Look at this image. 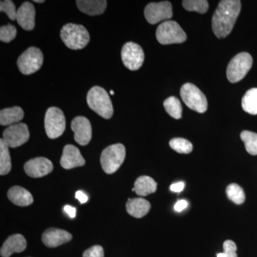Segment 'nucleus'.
Instances as JSON below:
<instances>
[{
    "label": "nucleus",
    "mask_w": 257,
    "mask_h": 257,
    "mask_svg": "<svg viewBox=\"0 0 257 257\" xmlns=\"http://www.w3.org/2000/svg\"><path fill=\"white\" fill-rule=\"evenodd\" d=\"M239 0H221L213 15L212 30L218 38H224L232 31L241 11Z\"/></svg>",
    "instance_id": "1"
},
{
    "label": "nucleus",
    "mask_w": 257,
    "mask_h": 257,
    "mask_svg": "<svg viewBox=\"0 0 257 257\" xmlns=\"http://www.w3.org/2000/svg\"><path fill=\"white\" fill-rule=\"evenodd\" d=\"M87 101L89 107L104 119H109L112 116L114 109L110 96L102 87H93L88 92Z\"/></svg>",
    "instance_id": "2"
},
{
    "label": "nucleus",
    "mask_w": 257,
    "mask_h": 257,
    "mask_svg": "<svg viewBox=\"0 0 257 257\" xmlns=\"http://www.w3.org/2000/svg\"><path fill=\"white\" fill-rule=\"evenodd\" d=\"M60 37L64 45L71 50H82L89 40V32L84 26L76 24H67L60 31Z\"/></svg>",
    "instance_id": "3"
},
{
    "label": "nucleus",
    "mask_w": 257,
    "mask_h": 257,
    "mask_svg": "<svg viewBox=\"0 0 257 257\" xmlns=\"http://www.w3.org/2000/svg\"><path fill=\"white\" fill-rule=\"evenodd\" d=\"M126 150L121 144H115L106 147L101 152L100 162L103 170L108 175L114 174L124 162Z\"/></svg>",
    "instance_id": "4"
},
{
    "label": "nucleus",
    "mask_w": 257,
    "mask_h": 257,
    "mask_svg": "<svg viewBox=\"0 0 257 257\" xmlns=\"http://www.w3.org/2000/svg\"><path fill=\"white\" fill-rule=\"evenodd\" d=\"M157 41L161 45L183 43L187 40V35L180 25L175 21H165L157 29Z\"/></svg>",
    "instance_id": "5"
},
{
    "label": "nucleus",
    "mask_w": 257,
    "mask_h": 257,
    "mask_svg": "<svg viewBox=\"0 0 257 257\" xmlns=\"http://www.w3.org/2000/svg\"><path fill=\"white\" fill-rule=\"evenodd\" d=\"M180 94L184 104L189 109L199 113H204L207 110V97L197 86L192 83H186L181 88Z\"/></svg>",
    "instance_id": "6"
},
{
    "label": "nucleus",
    "mask_w": 257,
    "mask_h": 257,
    "mask_svg": "<svg viewBox=\"0 0 257 257\" xmlns=\"http://www.w3.org/2000/svg\"><path fill=\"white\" fill-rule=\"evenodd\" d=\"M253 60L247 52H241L230 61L226 69V77L231 83H236L245 77L251 68Z\"/></svg>",
    "instance_id": "7"
},
{
    "label": "nucleus",
    "mask_w": 257,
    "mask_h": 257,
    "mask_svg": "<svg viewBox=\"0 0 257 257\" xmlns=\"http://www.w3.org/2000/svg\"><path fill=\"white\" fill-rule=\"evenodd\" d=\"M43 60L42 51L37 47H31L19 57L17 64L21 73L29 75L41 68Z\"/></svg>",
    "instance_id": "8"
},
{
    "label": "nucleus",
    "mask_w": 257,
    "mask_h": 257,
    "mask_svg": "<svg viewBox=\"0 0 257 257\" xmlns=\"http://www.w3.org/2000/svg\"><path fill=\"white\" fill-rule=\"evenodd\" d=\"M45 128L47 137L54 140L62 136L66 128L65 116L60 108L52 106L46 111Z\"/></svg>",
    "instance_id": "9"
},
{
    "label": "nucleus",
    "mask_w": 257,
    "mask_h": 257,
    "mask_svg": "<svg viewBox=\"0 0 257 257\" xmlns=\"http://www.w3.org/2000/svg\"><path fill=\"white\" fill-rule=\"evenodd\" d=\"M121 60L126 68L132 71L138 70L143 66L145 53L140 45L135 42H127L121 50Z\"/></svg>",
    "instance_id": "10"
},
{
    "label": "nucleus",
    "mask_w": 257,
    "mask_h": 257,
    "mask_svg": "<svg viewBox=\"0 0 257 257\" xmlns=\"http://www.w3.org/2000/svg\"><path fill=\"white\" fill-rule=\"evenodd\" d=\"M30 139V132L28 125L18 123L8 126L3 132V141L11 148L22 146Z\"/></svg>",
    "instance_id": "11"
},
{
    "label": "nucleus",
    "mask_w": 257,
    "mask_h": 257,
    "mask_svg": "<svg viewBox=\"0 0 257 257\" xmlns=\"http://www.w3.org/2000/svg\"><path fill=\"white\" fill-rule=\"evenodd\" d=\"M172 5L168 1L150 3L145 9V18L151 25L169 20L172 18Z\"/></svg>",
    "instance_id": "12"
},
{
    "label": "nucleus",
    "mask_w": 257,
    "mask_h": 257,
    "mask_svg": "<svg viewBox=\"0 0 257 257\" xmlns=\"http://www.w3.org/2000/svg\"><path fill=\"white\" fill-rule=\"evenodd\" d=\"M71 128L74 133V140L82 146H86L92 140V130L90 121L84 116L74 118L71 123Z\"/></svg>",
    "instance_id": "13"
},
{
    "label": "nucleus",
    "mask_w": 257,
    "mask_h": 257,
    "mask_svg": "<svg viewBox=\"0 0 257 257\" xmlns=\"http://www.w3.org/2000/svg\"><path fill=\"white\" fill-rule=\"evenodd\" d=\"M25 172L32 178H40L45 177L53 170V165L45 157H37L29 160L25 163Z\"/></svg>",
    "instance_id": "14"
},
{
    "label": "nucleus",
    "mask_w": 257,
    "mask_h": 257,
    "mask_svg": "<svg viewBox=\"0 0 257 257\" xmlns=\"http://www.w3.org/2000/svg\"><path fill=\"white\" fill-rule=\"evenodd\" d=\"M72 239V235L65 230L50 228L42 234V242L47 247L55 248L64 243L69 242Z\"/></svg>",
    "instance_id": "15"
},
{
    "label": "nucleus",
    "mask_w": 257,
    "mask_h": 257,
    "mask_svg": "<svg viewBox=\"0 0 257 257\" xmlns=\"http://www.w3.org/2000/svg\"><path fill=\"white\" fill-rule=\"evenodd\" d=\"M60 165L65 170H71L85 165L79 149L74 145H67L64 147L60 160Z\"/></svg>",
    "instance_id": "16"
},
{
    "label": "nucleus",
    "mask_w": 257,
    "mask_h": 257,
    "mask_svg": "<svg viewBox=\"0 0 257 257\" xmlns=\"http://www.w3.org/2000/svg\"><path fill=\"white\" fill-rule=\"evenodd\" d=\"M17 21L27 31H31L35 26V9L32 3H24L17 11Z\"/></svg>",
    "instance_id": "17"
},
{
    "label": "nucleus",
    "mask_w": 257,
    "mask_h": 257,
    "mask_svg": "<svg viewBox=\"0 0 257 257\" xmlns=\"http://www.w3.org/2000/svg\"><path fill=\"white\" fill-rule=\"evenodd\" d=\"M26 248L27 241L23 235H12L3 243L0 253L3 257H10L13 253L23 252Z\"/></svg>",
    "instance_id": "18"
},
{
    "label": "nucleus",
    "mask_w": 257,
    "mask_h": 257,
    "mask_svg": "<svg viewBox=\"0 0 257 257\" xmlns=\"http://www.w3.org/2000/svg\"><path fill=\"white\" fill-rule=\"evenodd\" d=\"M8 197L15 205L20 207H28L33 203V197L31 193L20 186H15L9 189Z\"/></svg>",
    "instance_id": "19"
},
{
    "label": "nucleus",
    "mask_w": 257,
    "mask_h": 257,
    "mask_svg": "<svg viewBox=\"0 0 257 257\" xmlns=\"http://www.w3.org/2000/svg\"><path fill=\"white\" fill-rule=\"evenodd\" d=\"M76 3L82 13L89 16L103 14L107 5L105 0H78Z\"/></svg>",
    "instance_id": "20"
},
{
    "label": "nucleus",
    "mask_w": 257,
    "mask_h": 257,
    "mask_svg": "<svg viewBox=\"0 0 257 257\" xmlns=\"http://www.w3.org/2000/svg\"><path fill=\"white\" fill-rule=\"evenodd\" d=\"M150 208V203L143 198L128 199L126 204L128 214L135 218H142L147 215Z\"/></svg>",
    "instance_id": "21"
},
{
    "label": "nucleus",
    "mask_w": 257,
    "mask_h": 257,
    "mask_svg": "<svg viewBox=\"0 0 257 257\" xmlns=\"http://www.w3.org/2000/svg\"><path fill=\"white\" fill-rule=\"evenodd\" d=\"M23 109L20 106L5 108L0 111V124L2 126H11L20 122L23 119Z\"/></svg>",
    "instance_id": "22"
},
{
    "label": "nucleus",
    "mask_w": 257,
    "mask_h": 257,
    "mask_svg": "<svg viewBox=\"0 0 257 257\" xmlns=\"http://www.w3.org/2000/svg\"><path fill=\"white\" fill-rule=\"evenodd\" d=\"M157 184L152 177L142 176L139 177L135 183V192L139 196L146 197L149 194L156 192Z\"/></svg>",
    "instance_id": "23"
},
{
    "label": "nucleus",
    "mask_w": 257,
    "mask_h": 257,
    "mask_svg": "<svg viewBox=\"0 0 257 257\" xmlns=\"http://www.w3.org/2000/svg\"><path fill=\"white\" fill-rule=\"evenodd\" d=\"M241 106L248 114H257V88H252L246 92L241 100Z\"/></svg>",
    "instance_id": "24"
},
{
    "label": "nucleus",
    "mask_w": 257,
    "mask_h": 257,
    "mask_svg": "<svg viewBox=\"0 0 257 257\" xmlns=\"http://www.w3.org/2000/svg\"><path fill=\"white\" fill-rule=\"evenodd\" d=\"M12 163L9 147L0 140V175H6L11 171Z\"/></svg>",
    "instance_id": "25"
},
{
    "label": "nucleus",
    "mask_w": 257,
    "mask_h": 257,
    "mask_svg": "<svg viewBox=\"0 0 257 257\" xmlns=\"http://www.w3.org/2000/svg\"><path fill=\"white\" fill-rule=\"evenodd\" d=\"M164 107L166 111L174 119L182 118V107L180 101L175 96H170L164 101Z\"/></svg>",
    "instance_id": "26"
},
{
    "label": "nucleus",
    "mask_w": 257,
    "mask_h": 257,
    "mask_svg": "<svg viewBox=\"0 0 257 257\" xmlns=\"http://www.w3.org/2000/svg\"><path fill=\"white\" fill-rule=\"evenodd\" d=\"M240 137L244 143L246 152L251 155H257V134L245 130Z\"/></svg>",
    "instance_id": "27"
},
{
    "label": "nucleus",
    "mask_w": 257,
    "mask_h": 257,
    "mask_svg": "<svg viewBox=\"0 0 257 257\" xmlns=\"http://www.w3.org/2000/svg\"><path fill=\"white\" fill-rule=\"evenodd\" d=\"M226 195L229 200L236 204H241L245 202V193L243 189L236 184H231L226 187Z\"/></svg>",
    "instance_id": "28"
},
{
    "label": "nucleus",
    "mask_w": 257,
    "mask_h": 257,
    "mask_svg": "<svg viewBox=\"0 0 257 257\" xmlns=\"http://www.w3.org/2000/svg\"><path fill=\"white\" fill-rule=\"evenodd\" d=\"M182 5L187 11L197 12L200 14H204L209 9V3L207 0H184Z\"/></svg>",
    "instance_id": "29"
},
{
    "label": "nucleus",
    "mask_w": 257,
    "mask_h": 257,
    "mask_svg": "<svg viewBox=\"0 0 257 257\" xmlns=\"http://www.w3.org/2000/svg\"><path fill=\"white\" fill-rule=\"evenodd\" d=\"M170 146L179 154H189L193 150L192 144L183 138L172 139L170 142Z\"/></svg>",
    "instance_id": "30"
},
{
    "label": "nucleus",
    "mask_w": 257,
    "mask_h": 257,
    "mask_svg": "<svg viewBox=\"0 0 257 257\" xmlns=\"http://www.w3.org/2000/svg\"><path fill=\"white\" fill-rule=\"evenodd\" d=\"M17 35V29L14 25H9L2 26L0 28V40L5 43L15 40Z\"/></svg>",
    "instance_id": "31"
},
{
    "label": "nucleus",
    "mask_w": 257,
    "mask_h": 257,
    "mask_svg": "<svg viewBox=\"0 0 257 257\" xmlns=\"http://www.w3.org/2000/svg\"><path fill=\"white\" fill-rule=\"evenodd\" d=\"M17 11L15 4L11 0L0 2V12L6 13L8 18L13 21L17 20Z\"/></svg>",
    "instance_id": "32"
},
{
    "label": "nucleus",
    "mask_w": 257,
    "mask_h": 257,
    "mask_svg": "<svg viewBox=\"0 0 257 257\" xmlns=\"http://www.w3.org/2000/svg\"><path fill=\"white\" fill-rule=\"evenodd\" d=\"M224 252L217 253V257H238L236 245L231 240H226L223 244Z\"/></svg>",
    "instance_id": "33"
},
{
    "label": "nucleus",
    "mask_w": 257,
    "mask_h": 257,
    "mask_svg": "<svg viewBox=\"0 0 257 257\" xmlns=\"http://www.w3.org/2000/svg\"><path fill=\"white\" fill-rule=\"evenodd\" d=\"M104 248L99 245H95L88 248L83 253V257H104Z\"/></svg>",
    "instance_id": "34"
},
{
    "label": "nucleus",
    "mask_w": 257,
    "mask_h": 257,
    "mask_svg": "<svg viewBox=\"0 0 257 257\" xmlns=\"http://www.w3.org/2000/svg\"><path fill=\"white\" fill-rule=\"evenodd\" d=\"M188 206V202L186 200H179L178 202L176 203L175 206V211H178V212H181L184 210V209L187 207Z\"/></svg>",
    "instance_id": "35"
},
{
    "label": "nucleus",
    "mask_w": 257,
    "mask_h": 257,
    "mask_svg": "<svg viewBox=\"0 0 257 257\" xmlns=\"http://www.w3.org/2000/svg\"><path fill=\"white\" fill-rule=\"evenodd\" d=\"M184 188V183L182 182H177L171 185L170 190L173 192H181Z\"/></svg>",
    "instance_id": "36"
},
{
    "label": "nucleus",
    "mask_w": 257,
    "mask_h": 257,
    "mask_svg": "<svg viewBox=\"0 0 257 257\" xmlns=\"http://www.w3.org/2000/svg\"><path fill=\"white\" fill-rule=\"evenodd\" d=\"M75 197L79 201L81 204H84L88 201V197L87 194H84L82 191H77L76 192Z\"/></svg>",
    "instance_id": "37"
},
{
    "label": "nucleus",
    "mask_w": 257,
    "mask_h": 257,
    "mask_svg": "<svg viewBox=\"0 0 257 257\" xmlns=\"http://www.w3.org/2000/svg\"><path fill=\"white\" fill-rule=\"evenodd\" d=\"M64 210L69 216V217L74 218L76 216V208L72 206L67 205L64 208Z\"/></svg>",
    "instance_id": "38"
},
{
    "label": "nucleus",
    "mask_w": 257,
    "mask_h": 257,
    "mask_svg": "<svg viewBox=\"0 0 257 257\" xmlns=\"http://www.w3.org/2000/svg\"><path fill=\"white\" fill-rule=\"evenodd\" d=\"M35 3H45V1H44V0H35Z\"/></svg>",
    "instance_id": "39"
},
{
    "label": "nucleus",
    "mask_w": 257,
    "mask_h": 257,
    "mask_svg": "<svg viewBox=\"0 0 257 257\" xmlns=\"http://www.w3.org/2000/svg\"><path fill=\"white\" fill-rule=\"evenodd\" d=\"M110 94H111V95H114V91L111 90Z\"/></svg>",
    "instance_id": "40"
}]
</instances>
